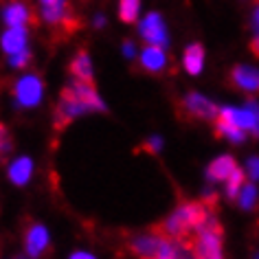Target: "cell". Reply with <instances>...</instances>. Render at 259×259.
<instances>
[{"label":"cell","mask_w":259,"mask_h":259,"mask_svg":"<svg viewBox=\"0 0 259 259\" xmlns=\"http://www.w3.org/2000/svg\"><path fill=\"white\" fill-rule=\"evenodd\" d=\"M211 213H218V211L209 209V206L202 202V198L189 200V202L180 204L169 218L163 220V222L150 226V231L156 233L160 237H165V239L183 242V239H187L189 235L200 231V226L206 222V218H209Z\"/></svg>","instance_id":"obj_1"},{"label":"cell","mask_w":259,"mask_h":259,"mask_svg":"<svg viewBox=\"0 0 259 259\" xmlns=\"http://www.w3.org/2000/svg\"><path fill=\"white\" fill-rule=\"evenodd\" d=\"M220 108L198 93H189L178 103V116L185 121H213Z\"/></svg>","instance_id":"obj_2"},{"label":"cell","mask_w":259,"mask_h":259,"mask_svg":"<svg viewBox=\"0 0 259 259\" xmlns=\"http://www.w3.org/2000/svg\"><path fill=\"white\" fill-rule=\"evenodd\" d=\"M86 103H83L79 97H77V93L73 90V86H66L62 90V95H60V103L55 106L53 110V125L57 132H62L64 127H68L70 123H73V119L77 114H81V112H86Z\"/></svg>","instance_id":"obj_3"},{"label":"cell","mask_w":259,"mask_h":259,"mask_svg":"<svg viewBox=\"0 0 259 259\" xmlns=\"http://www.w3.org/2000/svg\"><path fill=\"white\" fill-rule=\"evenodd\" d=\"M213 121H215V137L218 139H229L233 143H242V141L248 137V132L237 125L235 116H233V108L220 110Z\"/></svg>","instance_id":"obj_4"},{"label":"cell","mask_w":259,"mask_h":259,"mask_svg":"<svg viewBox=\"0 0 259 259\" xmlns=\"http://www.w3.org/2000/svg\"><path fill=\"white\" fill-rule=\"evenodd\" d=\"M14 97L20 106H37L42 97V79L37 75H27L18 79L14 86Z\"/></svg>","instance_id":"obj_5"},{"label":"cell","mask_w":259,"mask_h":259,"mask_svg":"<svg viewBox=\"0 0 259 259\" xmlns=\"http://www.w3.org/2000/svg\"><path fill=\"white\" fill-rule=\"evenodd\" d=\"M229 83L244 93H259V70L250 66H235L229 75Z\"/></svg>","instance_id":"obj_6"},{"label":"cell","mask_w":259,"mask_h":259,"mask_svg":"<svg viewBox=\"0 0 259 259\" xmlns=\"http://www.w3.org/2000/svg\"><path fill=\"white\" fill-rule=\"evenodd\" d=\"M24 244H27V252L31 257L40 259L49 248V233H47V229L40 226V224L27 226V231H24Z\"/></svg>","instance_id":"obj_7"},{"label":"cell","mask_w":259,"mask_h":259,"mask_svg":"<svg viewBox=\"0 0 259 259\" xmlns=\"http://www.w3.org/2000/svg\"><path fill=\"white\" fill-rule=\"evenodd\" d=\"M141 35L147 40V44H158V47H165L167 44V31L165 24L160 20L158 14H150L141 22Z\"/></svg>","instance_id":"obj_8"},{"label":"cell","mask_w":259,"mask_h":259,"mask_svg":"<svg viewBox=\"0 0 259 259\" xmlns=\"http://www.w3.org/2000/svg\"><path fill=\"white\" fill-rule=\"evenodd\" d=\"M5 20H7L9 27H24V24H37L35 20V11L29 9L24 3H11L7 9H5Z\"/></svg>","instance_id":"obj_9"},{"label":"cell","mask_w":259,"mask_h":259,"mask_svg":"<svg viewBox=\"0 0 259 259\" xmlns=\"http://www.w3.org/2000/svg\"><path fill=\"white\" fill-rule=\"evenodd\" d=\"M167 64V55L163 47H158V44H147L143 49V53H141V66L145 70H150V73H158V70H163Z\"/></svg>","instance_id":"obj_10"},{"label":"cell","mask_w":259,"mask_h":259,"mask_svg":"<svg viewBox=\"0 0 259 259\" xmlns=\"http://www.w3.org/2000/svg\"><path fill=\"white\" fill-rule=\"evenodd\" d=\"M237 169V163H235V158L233 156H220V158H215L213 163L206 167V176H209L211 180H218V183H224L226 178L231 176L233 171Z\"/></svg>","instance_id":"obj_11"},{"label":"cell","mask_w":259,"mask_h":259,"mask_svg":"<svg viewBox=\"0 0 259 259\" xmlns=\"http://www.w3.org/2000/svg\"><path fill=\"white\" fill-rule=\"evenodd\" d=\"M70 75L75 77V79H81V81H88V83H95V77H93V64H90V57L86 51H79L73 62H70Z\"/></svg>","instance_id":"obj_12"},{"label":"cell","mask_w":259,"mask_h":259,"mask_svg":"<svg viewBox=\"0 0 259 259\" xmlns=\"http://www.w3.org/2000/svg\"><path fill=\"white\" fill-rule=\"evenodd\" d=\"M24 44H27V29L24 27H9V31L3 35V49L9 55L24 51Z\"/></svg>","instance_id":"obj_13"},{"label":"cell","mask_w":259,"mask_h":259,"mask_svg":"<svg viewBox=\"0 0 259 259\" xmlns=\"http://www.w3.org/2000/svg\"><path fill=\"white\" fill-rule=\"evenodd\" d=\"M204 64V49L202 44H191L185 51V70L189 75H198Z\"/></svg>","instance_id":"obj_14"},{"label":"cell","mask_w":259,"mask_h":259,"mask_svg":"<svg viewBox=\"0 0 259 259\" xmlns=\"http://www.w3.org/2000/svg\"><path fill=\"white\" fill-rule=\"evenodd\" d=\"M154 259H196L189 246H185L183 242H174V239H167L163 250H160L158 257Z\"/></svg>","instance_id":"obj_15"},{"label":"cell","mask_w":259,"mask_h":259,"mask_svg":"<svg viewBox=\"0 0 259 259\" xmlns=\"http://www.w3.org/2000/svg\"><path fill=\"white\" fill-rule=\"evenodd\" d=\"M31 171H33V163H31V158H18L14 165H11L9 169V178L14 180L16 185H27V180L31 178Z\"/></svg>","instance_id":"obj_16"},{"label":"cell","mask_w":259,"mask_h":259,"mask_svg":"<svg viewBox=\"0 0 259 259\" xmlns=\"http://www.w3.org/2000/svg\"><path fill=\"white\" fill-rule=\"evenodd\" d=\"M244 185H246V169H239L237 167V169L226 178V196H229L231 202H235L239 198V191H242Z\"/></svg>","instance_id":"obj_17"},{"label":"cell","mask_w":259,"mask_h":259,"mask_svg":"<svg viewBox=\"0 0 259 259\" xmlns=\"http://www.w3.org/2000/svg\"><path fill=\"white\" fill-rule=\"evenodd\" d=\"M139 9H141L139 0H121L119 3V18L123 22L132 24V22H137V18H139Z\"/></svg>","instance_id":"obj_18"},{"label":"cell","mask_w":259,"mask_h":259,"mask_svg":"<svg viewBox=\"0 0 259 259\" xmlns=\"http://www.w3.org/2000/svg\"><path fill=\"white\" fill-rule=\"evenodd\" d=\"M239 204L244 206V209H252L255 206V202H257V191H255V187L252 185H248L246 183L244 187H242V191H239Z\"/></svg>","instance_id":"obj_19"},{"label":"cell","mask_w":259,"mask_h":259,"mask_svg":"<svg viewBox=\"0 0 259 259\" xmlns=\"http://www.w3.org/2000/svg\"><path fill=\"white\" fill-rule=\"evenodd\" d=\"M9 147H11V143H9V132H7V127L0 123V160L5 158V154L9 152Z\"/></svg>","instance_id":"obj_20"},{"label":"cell","mask_w":259,"mask_h":259,"mask_svg":"<svg viewBox=\"0 0 259 259\" xmlns=\"http://www.w3.org/2000/svg\"><path fill=\"white\" fill-rule=\"evenodd\" d=\"M29 60H31V55H29V51H27V49L20 51V53H16V55H11V64H14L16 68H22Z\"/></svg>","instance_id":"obj_21"},{"label":"cell","mask_w":259,"mask_h":259,"mask_svg":"<svg viewBox=\"0 0 259 259\" xmlns=\"http://www.w3.org/2000/svg\"><path fill=\"white\" fill-rule=\"evenodd\" d=\"M246 176L257 180L259 178V158H250L248 165H246Z\"/></svg>","instance_id":"obj_22"},{"label":"cell","mask_w":259,"mask_h":259,"mask_svg":"<svg viewBox=\"0 0 259 259\" xmlns=\"http://www.w3.org/2000/svg\"><path fill=\"white\" fill-rule=\"evenodd\" d=\"M250 51H252V55L255 57H259V35H255L250 40Z\"/></svg>","instance_id":"obj_23"},{"label":"cell","mask_w":259,"mask_h":259,"mask_svg":"<svg viewBox=\"0 0 259 259\" xmlns=\"http://www.w3.org/2000/svg\"><path fill=\"white\" fill-rule=\"evenodd\" d=\"M70 259H95V257L88 255V252H75V255L70 257Z\"/></svg>","instance_id":"obj_24"},{"label":"cell","mask_w":259,"mask_h":259,"mask_svg":"<svg viewBox=\"0 0 259 259\" xmlns=\"http://www.w3.org/2000/svg\"><path fill=\"white\" fill-rule=\"evenodd\" d=\"M125 55H130V57L134 55V49H132V44H130V42L125 44Z\"/></svg>","instance_id":"obj_25"},{"label":"cell","mask_w":259,"mask_h":259,"mask_svg":"<svg viewBox=\"0 0 259 259\" xmlns=\"http://www.w3.org/2000/svg\"><path fill=\"white\" fill-rule=\"evenodd\" d=\"M255 24H257V29H259V7H257V11H255Z\"/></svg>","instance_id":"obj_26"},{"label":"cell","mask_w":259,"mask_h":259,"mask_svg":"<svg viewBox=\"0 0 259 259\" xmlns=\"http://www.w3.org/2000/svg\"><path fill=\"white\" fill-rule=\"evenodd\" d=\"M53 3H60V0H42V5H53Z\"/></svg>","instance_id":"obj_27"},{"label":"cell","mask_w":259,"mask_h":259,"mask_svg":"<svg viewBox=\"0 0 259 259\" xmlns=\"http://www.w3.org/2000/svg\"><path fill=\"white\" fill-rule=\"evenodd\" d=\"M257 259H259V257H257Z\"/></svg>","instance_id":"obj_28"}]
</instances>
